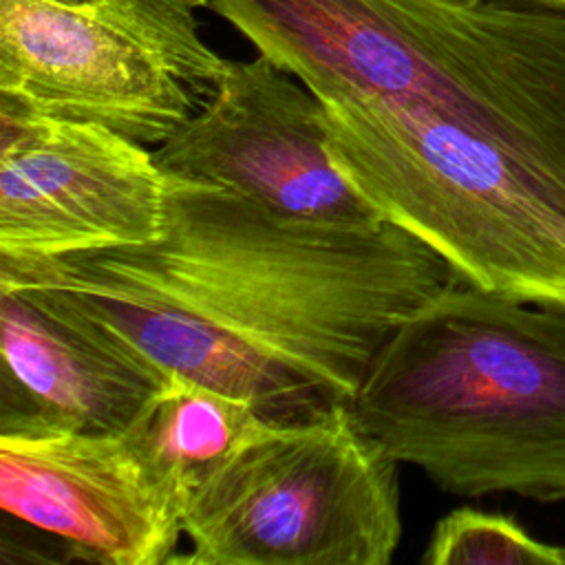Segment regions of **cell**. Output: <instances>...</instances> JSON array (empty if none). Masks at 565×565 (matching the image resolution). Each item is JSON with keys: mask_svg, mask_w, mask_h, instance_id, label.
<instances>
[{"mask_svg": "<svg viewBox=\"0 0 565 565\" xmlns=\"http://www.w3.org/2000/svg\"><path fill=\"white\" fill-rule=\"evenodd\" d=\"M322 104L349 183L477 287L565 307V9L207 0Z\"/></svg>", "mask_w": 565, "mask_h": 565, "instance_id": "6da1fadb", "label": "cell"}, {"mask_svg": "<svg viewBox=\"0 0 565 565\" xmlns=\"http://www.w3.org/2000/svg\"><path fill=\"white\" fill-rule=\"evenodd\" d=\"M455 280L395 223L298 221L172 174L157 241L0 256V289H22L104 347L247 402L271 424L351 406L384 340Z\"/></svg>", "mask_w": 565, "mask_h": 565, "instance_id": "7a4b0ae2", "label": "cell"}, {"mask_svg": "<svg viewBox=\"0 0 565 565\" xmlns=\"http://www.w3.org/2000/svg\"><path fill=\"white\" fill-rule=\"evenodd\" d=\"M351 413L444 492L565 501V307L455 280L384 340Z\"/></svg>", "mask_w": 565, "mask_h": 565, "instance_id": "3957f363", "label": "cell"}, {"mask_svg": "<svg viewBox=\"0 0 565 565\" xmlns=\"http://www.w3.org/2000/svg\"><path fill=\"white\" fill-rule=\"evenodd\" d=\"M399 461L351 406L271 424L185 499L190 565H388L402 541Z\"/></svg>", "mask_w": 565, "mask_h": 565, "instance_id": "277c9868", "label": "cell"}, {"mask_svg": "<svg viewBox=\"0 0 565 565\" xmlns=\"http://www.w3.org/2000/svg\"><path fill=\"white\" fill-rule=\"evenodd\" d=\"M207 0H0V99L163 143L232 60L199 31Z\"/></svg>", "mask_w": 565, "mask_h": 565, "instance_id": "5b68a950", "label": "cell"}, {"mask_svg": "<svg viewBox=\"0 0 565 565\" xmlns=\"http://www.w3.org/2000/svg\"><path fill=\"white\" fill-rule=\"evenodd\" d=\"M163 230L166 172L146 143L0 99V256L130 247Z\"/></svg>", "mask_w": 565, "mask_h": 565, "instance_id": "8992f818", "label": "cell"}, {"mask_svg": "<svg viewBox=\"0 0 565 565\" xmlns=\"http://www.w3.org/2000/svg\"><path fill=\"white\" fill-rule=\"evenodd\" d=\"M318 97L265 55L230 62L214 95L159 148L166 174L223 185L276 214L373 227L380 212L349 183L327 143Z\"/></svg>", "mask_w": 565, "mask_h": 565, "instance_id": "52a82bcc", "label": "cell"}, {"mask_svg": "<svg viewBox=\"0 0 565 565\" xmlns=\"http://www.w3.org/2000/svg\"><path fill=\"white\" fill-rule=\"evenodd\" d=\"M0 505L104 565L170 563L185 534V492L128 433L2 426Z\"/></svg>", "mask_w": 565, "mask_h": 565, "instance_id": "ba28073f", "label": "cell"}, {"mask_svg": "<svg viewBox=\"0 0 565 565\" xmlns=\"http://www.w3.org/2000/svg\"><path fill=\"white\" fill-rule=\"evenodd\" d=\"M0 428L126 433L166 380L68 324L22 289H0Z\"/></svg>", "mask_w": 565, "mask_h": 565, "instance_id": "9c48e42d", "label": "cell"}, {"mask_svg": "<svg viewBox=\"0 0 565 565\" xmlns=\"http://www.w3.org/2000/svg\"><path fill=\"white\" fill-rule=\"evenodd\" d=\"M269 426L247 402L166 373L126 433L188 499L214 468Z\"/></svg>", "mask_w": 565, "mask_h": 565, "instance_id": "30bf717a", "label": "cell"}, {"mask_svg": "<svg viewBox=\"0 0 565 565\" xmlns=\"http://www.w3.org/2000/svg\"><path fill=\"white\" fill-rule=\"evenodd\" d=\"M424 565H565V545L534 539L514 516L461 505L441 516Z\"/></svg>", "mask_w": 565, "mask_h": 565, "instance_id": "8fae6325", "label": "cell"}, {"mask_svg": "<svg viewBox=\"0 0 565 565\" xmlns=\"http://www.w3.org/2000/svg\"><path fill=\"white\" fill-rule=\"evenodd\" d=\"M530 2H539V4H547V7L565 9V0H530Z\"/></svg>", "mask_w": 565, "mask_h": 565, "instance_id": "7c38bea8", "label": "cell"}]
</instances>
